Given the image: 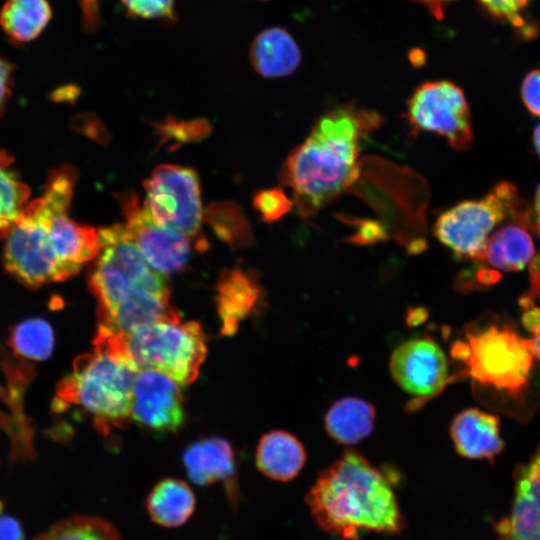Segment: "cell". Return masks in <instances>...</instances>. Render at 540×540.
<instances>
[{
	"label": "cell",
	"instance_id": "6da1fadb",
	"mask_svg": "<svg viewBox=\"0 0 540 540\" xmlns=\"http://www.w3.org/2000/svg\"><path fill=\"white\" fill-rule=\"evenodd\" d=\"M75 169L50 171L44 193L29 201L6 236L3 263L7 272L30 289L76 275L99 253V233L68 216Z\"/></svg>",
	"mask_w": 540,
	"mask_h": 540
},
{
	"label": "cell",
	"instance_id": "7a4b0ae2",
	"mask_svg": "<svg viewBox=\"0 0 540 540\" xmlns=\"http://www.w3.org/2000/svg\"><path fill=\"white\" fill-rule=\"evenodd\" d=\"M380 121L376 112L351 104L319 117L280 175L301 216H314L357 179L362 141Z\"/></svg>",
	"mask_w": 540,
	"mask_h": 540
},
{
	"label": "cell",
	"instance_id": "3957f363",
	"mask_svg": "<svg viewBox=\"0 0 540 540\" xmlns=\"http://www.w3.org/2000/svg\"><path fill=\"white\" fill-rule=\"evenodd\" d=\"M306 502L317 524L343 539L358 540L367 531L397 533L403 528L391 486L355 451H345L319 474Z\"/></svg>",
	"mask_w": 540,
	"mask_h": 540
},
{
	"label": "cell",
	"instance_id": "277c9868",
	"mask_svg": "<svg viewBox=\"0 0 540 540\" xmlns=\"http://www.w3.org/2000/svg\"><path fill=\"white\" fill-rule=\"evenodd\" d=\"M94 348L76 358L56 388V411L80 407L96 427L108 432L130 417L132 391L139 371L128 357L123 337L97 329Z\"/></svg>",
	"mask_w": 540,
	"mask_h": 540
},
{
	"label": "cell",
	"instance_id": "5b68a950",
	"mask_svg": "<svg viewBox=\"0 0 540 540\" xmlns=\"http://www.w3.org/2000/svg\"><path fill=\"white\" fill-rule=\"evenodd\" d=\"M100 250L90 262L87 283L97 317L147 293H169L164 276L147 263L124 223L98 230Z\"/></svg>",
	"mask_w": 540,
	"mask_h": 540
},
{
	"label": "cell",
	"instance_id": "8992f818",
	"mask_svg": "<svg viewBox=\"0 0 540 540\" xmlns=\"http://www.w3.org/2000/svg\"><path fill=\"white\" fill-rule=\"evenodd\" d=\"M451 354L464 363V375L474 382L511 395L528 384L536 360L529 339L506 325L467 331L465 340L453 344Z\"/></svg>",
	"mask_w": 540,
	"mask_h": 540
},
{
	"label": "cell",
	"instance_id": "52a82bcc",
	"mask_svg": "<svg viewBox=\"0 0 540 540\" xmlns=\"http://www.w3.org/2000/svg\"><path fill=\"white\" fill-rule=\"evenodd\" d=\"M126 353L138 370L159 371L179 385L198 376L207 348L200 325L175 314L123 336Z\"/></svg>",
	"mask_w": 540,
	"mask_h": 540
},
{
	"label": "cell",
	"instance_id": "ba28073f",
	"mask_svg": "<svg viewBox=\"0 0 540 540\" xmlns=\"http://www.w3.org/2000/svg\"><path fill=\"white\" fill-rule=\"evenodd\" d=\"M520 207L514 185L502 182L485 197L460 202L443 212L433 234L457 259L475 261L494 228Z\"/></svg>",
	"mask_w": 540,
	"mask_h": 540
},
{
	"label": "cell",
	"instance_id": "9c48e42d",
	"mask_svg": "<svg viewBox=\"0 0 540 540\" xmlns=\"http://www.w3.org/2000/svg\"><path fill=\"white\" fill-rule=\"evenodd\" d=\"M406 118L414 134H438L454 150L464 151L472 144L468 102L453 82L429 81L417 87L407 102Z\"/></svg>",
	"mask_w": 540,
	"mask_h": 540
},
{
	"label": "cell",
	"instance_id": "30bf717a",
	"mask_svg": "<svg viewBox=\"0 0 540 540\" xmlns=\"http://www.w3.org/2000/svg\"><path fill=\"white\" fill-rule=\"evenodd\" d=\"M144 207L159 225L189 237L198 234L202 219L197 173L176 164H161L144 182Z\"/></svg>",
	"mask_w": 540,
	"mask_h": 540
},
{
	"label": "cell",
	"instance_id": "8fae6325",
	"mask_svg": "<svg viewBox=\"0 0 540 540\" xmlns=\"http://www.w3.org/2000/svg\"><path fill=\"white\" fill-rule=\"evenodd\" d=\"M120 200L124 224L150 267L162 275L184 269L190 257V237L157 224L135 194L126 193Z\"/></svg>",
	"mask_w": 540,
	"mask_h": 540
},
{
	"label": "cell",
	"instance_id": "7c38bea8",
	"mask_svg": "<svg viewBox=\"0 0 540 540\" xmlns=\"http://www.w3.org/2000/svg\"><path fill=\"white\" fill-rule=\"evenodd\" d=\"M389 368L394 381L406 393L430 398L448 383V363L441 347L429 337L412 338L397 346Z\"/></svg>",
	"mask_w": 540,
	"mask_h": 540
},
{
	"label": "cell",
	"instance_id": "4fadbf2b",
	"mask_svg": "<svg viewBox=\"0 0 540 540\" xmlns=\"http://www.w3.org/2000/svg\"><path fill=\"white\" fill-rule=\"evenodd\" d=\"M130 418L157 432L178 429L184 421L179 384L159 371L139 370L133 385Z\"/></svg>",
	"mask_w": 540,
	"mask_h": 540
},
{
	"label": "cell",
	"instance_id": "5bb4252c",
	"mask_svg": "<svg viewBox=\"0 0 540 540\" xmlns=\"http://www.w3.org/2000/svg\"><path fill=\"white\" fill-rule=\"evenodd\" d=\"M495 530L496 540H540V446L515 472L511 512Z\"/></svg>",
	"mask_w": 540,
	"mask_h": 540
},
{
	"label": "cell",
	"instance_id": "9a60e30c",
	"mask_svg": "<svg viewBox=\"0 0 540 540\" xmlns=\"http://www.w3.org/2000/svg\"><path fill=\"white\" fill-rule=\"evenodd\" d=\"M261 288L256 275L242 268L223 272L217 283L216 306L222 333L232 335L256 308Z\"/></svg>",
	"mask_w": 540,
	"mask_h": 540
},
{
	"label": "cell",
	"instance_id": "2e32d148",
	"mask_svg": "<svg viewBox=\"0 0 540 540\" xmlns=\"http://www.w3.org/2000/svg\"><path fill=\"white\" fill-rule=\"evenodd\" d=\"M450 435L456 451L467 458L492 459L504 446L498 418L479 409H466L457 414Z\"/></svg>",
	"mask_w": 540,
	"mask_h": 540
},
{
	"label": "cell",
	"instance_id": "e0dca14e",
	"mask_svg": "<svg viewBox=\"0 0 540 540\" xmlns=\"http://www.w3.org/2000/svg\"><path fill=\"white\" fill-rule=\"evenodd\" d=\"M183 460L187 475L195 484L223 482L233 493L234 453L226 440L211 437L194 442L184 452Z\"/></svg>",
	"mask_w": 540,
	"mask_h": 540
},
{
	"label": "cell",
	"instance_id": "ac0fdd59",
	"mask_svg": "<svg viewBox=\"0 0 540 540\" xmlns=\"http://www.w3.org/2000/svg\"><path fill=\"white\" fill-rule=\"evenodd\" d=\"M249 60L254 70L265 78L292 74L301 63V52L292 35L281 27L260 32L252 41Z\"/></svg>",
	"mask_w": 540,
	"mask_h": 540
},
{
	"label": "cell",
	"instance_id": "d6986e66",
	"mask_svg": "<svg viewBox=\"0 0 540 540\" xmlns=\"http://www.w3.org/2000/svg\"><path fill=\"white\" fill-rule=\"evenodd\" d=\"M305 450L299 440L285 431L265 434L257 447L256 464L267 477L278 481H289L296 477L304 466Z\"/></svg>",
	"mask_w": 540,
	"mask_h": 540
},
{
	"label": "cell",
	"instance_id": "ffe728a7",
	"mask_svg": "<svg viewBox=\"0 0 540 540\" xmlns=\"http://www.w3.org/2000/svg\"><path fill=\"white\" fill-rule=\"evenodd\" d=\"M535 247L529 232L523 227L507 224L488 237L475 261L498 270H522L533 258Z\"/></svg>",
	"mask_w": 540,
	"mask_h": 540
},
{
	"label": "cell",
	"instance_id": "44dd1931",
	"mask_svg": "<svg viewBox=\"0 0 540 540\" xmlns=\"http://www.w3.org/2000/svg\"><path fill=\"white\" fill-rule=\"evenodd\" d=\"M374 407L355 397L336 401L327 411L324 424L327 433L335 441L353 445L370 435L374 428Z\"/></svg>",
	"mask_w": 540,
	"mask_h": 540
},
{
	"label": "cell",
	"instance_id": "7402d4cb",
	"mask_svg": "<svg viewBox=\"0 0 540 540\" xmlns=\"http://www.w3.org/2000/svg\"><path fill=\"white\" fill-rule=\"evenodd\" d=\"M52 17L47 0H6L0 10V27L10 42L36 39Z\"/></svg>",
	"mask_w": 540,
	"mask_h": 540
},
{
	"label": "cell",
	"instance_id": "603a6c76",
	"mask_svg": "<svg viewBox=\"0 0 540 540\" xmlns=\"http://www.w3.org/2000/svg\"><path fill=\"white\" fill-rule=\"evenodd\" d=\"M146 506L153 522L164 527H178L192 515L195 497L184 481L168 478L152 489Z\"/></svg>",
	"mask_w": 540,
	"mask_h": 540
},
{
	"label": "cell",
	"instance_id": "cb8c5ba5",
	"mask_svg": "<svg viewBox=\"0 0 540 540\" xmlns=\"http://www.w3.org/2000/svg\"><path fill=\"white\" fill-rule=\"evenodd\" d=\"M7 343L10 349L21 358L44 361L53 352L54 331L45 319H26L10 328Z\"/></svg>",
	"mask_w": 540,
	"mask_h": 540
},
{
	"label": "cell",
	"instance_id": "d4e9b609",
	"mask_svg": "<svg viewBox=\"0 0 540 540\" xmlns=\"http://www.w3.org/2000/svg\"><path fill=\"white\" fill-rule=\"evenodd\" d=\"M13 162L8 152L0 151V239L6 238L30 198L28 185L11 168Z\"/></svg>",
	"mask_w": 540,
	"mask_h": 540
},
{
	"label": "cell",
	"instance_id": "484cf974",
	"mask_svg": "<svg viewBox=\"0 0 540 540\" xmlns=\"http://www.w3.org/2000/svg\"><path fill=\"white\" fill-rule=\"evenodd\" d=\"M34 540H122L106 520L93 516H72L63 519Z\"/></svg>",
	"mask_w": 540,
	"mask_h": 540
},
{
	"label": "cell",
	"instance_id": "4316f807",
	"mask_svg": "<svg viewBox=\"0 0 540 540\" xmlns=\"http://www.w3.org/2000/svg\"><path fill=\"white\" fill-rule=\"evenodd\" d=\"M206 220L216 235L234 248L253 242L249 223L241 209L232 202H217L206 212Z\"/></svg>",
	"mask_w": 540,
	"mask_h": 540
},
{
	"label": "cell",
	"instance_id": "83f0119b",
	"mask_svg": "<svg viewBox=\"0 0 540 540\" xmlns=\"http://www.w3.org/2000/svg\"><path fill=\"white\" fill-rule=\"evenodd\" d=\"M130 17L152 20L160 25L176 23L175 0H120Z\"/></svg>",
	"mask_w": 540,
	"mask_h": 540
},
{
	"label": "cell",
	"instance_id": "f1b7e54d",
	"mask_svg": "<svg viewBox=\"0 0 540 540\" xmlns=\"http://www.w3.org/2000/svg\"><path fill=\"white\" fill-rule=\"evenodd\" d=\"M253 204L266 222H275L286 215L292 208L285 192L280 188L259 191L255 194Z\"/></svg>",
	"mask_w": 540,
	"mask_h": 540
},
{
	"label": "cell",
	"instance_id": "f546056e",
	"mask_svg": "<svg viewBox=\"0 0 540 540\" xmlns=\"http://www.w3.org/2000/svg\"><path fill=\"white\" fill-rule=\"evenodd\" d=\"M159 128L165 139L183 143L198 140L207 135L209 125L207 121L201 119L179 121L169 118L160 124Z\"/></svg>",
	"mask_w": 540,
	"mask_h": 540
},
{
	"label": "cell",
	"instance_id": "4dcf8cb0",
	"mask_svg": "<svg viewBox=\"0 0 540 540\" xmlns=\"http://www.w3.org/2000/svg\"><path fill=\"white\" fill-rule=\"evenodd\" d=\"M531 0H479L494 17L520 25L521 12Z\"/></svg>",
	"mask_w": 540,
	"mask_h": 540
},
{
	"label": "cell",
	"instance_id": "1f68e13d",
	"mask_svg": "<svg viewBox=\"0 0 540 540\" xmlns=\"http://www.w3.org/2000/svg\"><path fill=\"white\" fill-rule=\"evenodd\" d=\"M521 97L527 109L540 117V69L526 74L521 85Z\"/></svg>",
	"mask_w": 540,
	"mask_h": 540
},
{
	"label": "cell",
	"instance_id": "d6a6232c",
	"mask_svg": "<svg viewBox=\"0 0 540 540\" xmlns=\"http://www.w3.org/2000/svg\"><path fill=\"white\" fill-rule=\"evenodd\" d=\"M15 65L8 59L0 56V114L11 95L13 87V73Z\"/></svg>",
	"mask_w": 540,
	"mask_h": 540
},
{
	"label": "cell",
	"instance_id": "836d02e7",
	"mask_svg": "<svg viewBox=\"0 0 540 540\" xmlns=\"http://www.w3.org/2000/svg\"><path fill=\"white\" fill-rule=\"evenodd\" d=\"M0 540H24L22 526L14 517L0 515Z\"/></svg>",
	"mask_w": 540,
	"mask_h": 540
},
{
	"label": "cell",
	"instance_id": "e575fe53",
	"mask_svg": "<svg viewBox=\"0 0 540 540\" xmlns=\"http://www.w3.org/2000/svg\"><path fill=\"white\" fill-rule=\"evenodd\" d=\"M423 5L430 14L438 20L444 16V10L454 0H410Z\"/></svg>",
	"mask_w": 540,
	"mask_h": 540
},
{
	"label": "cell",
	"instance_id": "d590c367",
	"mask_svg": "<svg viewBox=\"0 0 540 540\" xmlns=\"http://www.w3.org/2000/svg\"><path fill=\"white\" fill-rule=\"evenodd\" d=\"M539 322L540 308L530 309L523 315V324L529 331H531Z\"/></svg>",
	"mask_w": 540,
	"mask_h": 540
},
{
	"label": "cell",
	"instance_id": "8d00e7d4",
	"mask_svg": "<svg viewBox=\"0 0 540 540\" xmlns=\"http://www.w3.org/2000/svg\"><path fill=\"white\" fill-rule=\"evenodd\" d=\"M533 142L536 152L540 156V124H538L534 130Z\"/></svg>",
	"mask_w": 540,
	"mask_h": 540
},
{
	"label": "cell",
	"instance_id": "74e56055",
	"mask_svg": "<svg viewBox=\"0 0 540 540\" xmlns=\"http://www.w3.org/2000/svg\"><path fill=\"white\" fill-rule=\"evenodd\" d=\"M535 209L538 215L540 216V185L537 188L535 195Z\"/></svg>",
	"mask_w": 540,
	"mask_h": 540
},
{
	"label": "cell",
	"instance_id": "f35d334b",
	"mask_svg": "<svg viewBox=\"0 0 540 540\" xmlns=\"http://www.w3.org/2000/svg\"><path fill=\"white\" fill-rule=\"evenodd\" d=\"M261 1H266V0H261Z\"/></svg>",
	"mask_w": 540,
	"mask_h": 540
}]
</instances>
